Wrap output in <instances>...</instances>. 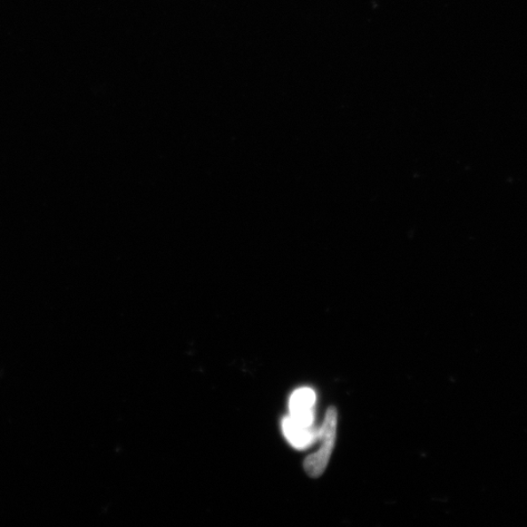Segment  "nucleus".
<instances>
[{
	"instance_id": "f03ea898",
	"label": "nucleus",
	"mask_w": 527,
	"mask_h": 527,
	"mask_svg": "<svg viewBox=\"0 0 527 527\" xmlns=\"http://www.w3.org/2000/svg\"><path fill=\"white\" fill-rule=\"evenodd\" d=\"M316 400L314 389L305 387L296 389L289 399V416L302 425L312 427L315 421Z\"/></svg>"
},
{
	"instance_id": "7ed1b4c3",
	"label": "nucleus",
	"mask_w": 527,
	"mask_h": 527,
	"mask_svg": "<svg viewBox=\"0 0 527 527\" xmlns=\"http://www.w3.org/2000/svg\"><path fill=\"white\" fill-rule=\"evenodd\" d=\"M282 432L287 442L296 449H305L319 438V429L302 425L290 416L283 419Z\"/></svg>"
},
{
	"instance_id": "f257e3e1",
	"label": "nucleus",
	"mask_w": 527,
	"mask_h": 527,
	"mask_svg": "<svg viewBox=\"0 0 527 527\" xmlns=\"http://www.w3.org/2000/svg\"><path fill=\"white\" fill-rule=\"evenodd\" d=\"M336 429L337 410L335 407H329L324 424L319 429L322 445L319 452L310 455L304 462L305 471L311 477H319L325 473L335 445Z\"/></svg>"
}]
</instances>
